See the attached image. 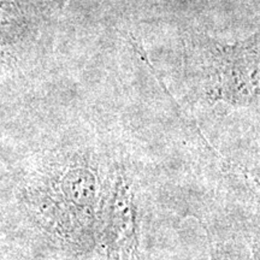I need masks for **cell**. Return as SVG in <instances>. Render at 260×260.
Here are the masks:
<instances>
[{"label":"cell","mask_w":260,"mask_h":260,"mask_svg":"<svg viewBox=\"0 0 260 260\" xmlns=\"http://www.w3.org/2000/svg\"><path fill=\"white\" fill-rule=\"evenodd\" d=\"M126 25L161 42L172 73L193 102L258 107L260 19H153Z\"/></svg>","instance_id":"6da1fadb"},{"label":"cell","mask_w":260,"mask_h":260,"mask_svg":"<svg viewBox=\"0 0 260 260\" xmlns=\"http://www.w3.org/2000/svg\"><path fill=\"white\" fill-rule=\"evenodd\" d=\"M119 37V19L104 0H0L3 71L40 69L58 54Z\"/></svg>","instance_id":"7a4b0ae2"},{"label":"cell","mask_w":260,"mask_h":260,"mask_svg":"<svg viewBox=\"0 0 260 260\" xmlns=\"http://www.w3.org/2000/svg\"><path fill=\"white\" fill-rule=\"evenodd\" d=\"M123 23L153 19H256L260 0H104Z\"/></svg>","instance_id":"3957f363"}]
</instances>
